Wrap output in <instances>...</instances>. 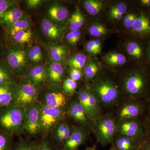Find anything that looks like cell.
Segmentation results:
<instances>
[{
	"label": "cell",
	"instance_id": "obj_37",
	"mask_svg": "<svg viewBox=\"0 0 150 150\" xmlns=\"http://www.w3.org/2000/svg\"><path fill=\"white\" fill-rule=\"evenodd\" d=\"M28 22L24 20H20L13 24L6 27L9 33L16 32L20 30H25L29 27Z\"/></svg>",
	"mask_w": 150,
	"mask_h": 150
},
{
	"label": "cell",
	"instance_id": "obj_47",
	"mask_svg": "<svg viewBox=\"0 0 150 150\" xmlns=\"http://www.w3.org/2000/svg\"><path fill=\"white\" fill-rule=\"evenodd\" d=\"M146 44V62L150 67V38H149Z\"/></svg>",
	"mask_w": 150,
	"mask_h": 150
},
{
	"label": "cell",
	"instance_id": "obj_5",
	"mask_svg": "<svg viewBox=\"0 0 150 150\" xmlns=\"http://www.w3.org/2000/svg\"><path fill=\"white\" fill-rule=\"evenodd\" d=\"M67 109L43 105L40 112V126L42 138L51 134L55 127L67 119Z\"/></svg>",
	"mask_w": 150,
	"mask_h": 150
},
{
	"label": "cell",
	"instance_id": "obj_44",
	"mask_svg": "<svg viewBox=\"0 0 150 150\" xmlns=\"http://www.w3.org/2000/svg\"><path fill=\"white\" fill-rule=\"evenodd\" d=\"M140 13H133L132 16L129 19L123 22L124 26L126 28H131V29L133 25H134V23L136 21V19H137Z\"/></svg>",
	"mask_w": 150,
	"mask_h": 150
},
{
	"label": "cell",
	"instance_id": "obj_30",
	"mask_svg": "<svg viewBox=\"0 0 150 150\" xmlns=\"http://www.w3.org/2000/svg\"><path fill=\"white\" fill-rule=\"evenodd\" d=\"M68 54L67 49L62 45L54 46L51 48V59L55 62H61L66 58Z\"/></svg>",
	"mask_w": 150,
	"mask_h": 150
},
{
	"label": "cell",
	"instance_id": "obj_33",
	"mask_svg": "<svg viewBox=\"0 0 150 150\" xmlns=\"http://www.w3.org/2000/svg\"><path fill=\"white\" fill-rule=\"evenodd\" d=\"M13 137L0 130V150H13Z\"/></svg>",
	"mask_w": 150,
	"mask_h": 150
},
{
	"label": "cell",
	"instance_id": "obj_49",
	"mask_svg": "<svg viewBox=\"0 0 150 150\" xmlns=\"http://www.w3.org/2000/svg\"><path fill=\"white\" fill-rule=\"evenodd\" d=\"M67 41L70 44H74V31H71L67 33Z\"/></svg>",
	"mask_w": 150,
	"mask_h": 150
},
{
	"label": "cell",
	"instance_id": "obj_48",
	"mask_svg": "<svg viewBox=\"0 0 150 150\" xmlns=\"http://www.w3.org/2000/svg\"><path fill=\"white\" fill-rule=\"evenodd\" d=\"M139 4L143 8L150 9V0H141L139 1Z\"/></svg>",
	"mask_w": 150,
	"mask_h": 150
},
{
	"label": "cell",
	"instance_id": "obj_25",
	"mask_svg": "<svg viewBox=\"0 0 150 150\" xmlns=\"http://www.w3.org/2000/svg\"><path fill=\"white\" fill-rule=\"evenodd\" d=\"M100 68L93 60H89L84 68L85 78L86 81L93 80L99 72Z\"/></svg>",
	"mask_w": 150,
	"mask_h": 150
},
{
	"label": "cell",
	"instance_id": "obj_24",
	"mask_svg": "<svg viewBox=\"0 0 150 150\" xmlns=\"http://www.w3.org/2000/svg\"><path fill=\"white\" fill-rule=\"evenodd\" d=\"M48 15L53 20L60 22L65 20L69 15V11L64 7L54 5L48 11Z\"/></svg>",
	"mask_w": 150,
	"mask_h": 150
},
{
	"label": "cell",
	"instance_id": "obj_57",
	"mask_svg": "<svg viewBox=\"0 0 150 150\" xmlns=\"http://www.w3.org/2000/svg\"><path fill=\"white\" fill-rule=\"evenodd\" d=\"M149 16H150V13H149Z\"/></svg>",
	"mask_w": 150,
	"mask_h": 150
},
{
	"label": "cell",
	"instance_id": "obj_50",
	"mask_svg": "<svg viewBox=\"0 0 150 150\" xmlns=\"http://www.w3.org/2000/svg\"><path fill=\"white\" fill-rule=\"evenodd\" d=\"M74 31V44L77 43L80 38L81 32L79 30H76Z\"/></svg>",
	"mask_w": 150,
	"mask_h": 150
},
{
	"label": "cell",
	"instance_id": "obj_52",
	"mask_svg": "<svg viewBox=\"0 0 150 150\" xmlns=\"http://www.w3.org/2000/svg\"><path fill=\"white\" fill-rule=\"evenodd\" d=\"M94 43L95 46L96 51L98 54H99L101 52V42H100V40L98 39H96V40H94Z\"/></svg>",
	"mask_w": 150,
	"mask_h": 150
},
{
	"label": "cell",
	"instance_id": "obj_11",
	"mask_svg": "<svg viewBox=\"0 0 150 150\" xmlns=\"http://www.w3.org/2000/svg\"><path fill=\"white\" fill-rule=\"evenodd\" d=\"M66 112L67 117L72 119L78 126L84 128L90 134L91 131V123L88 118L83 106L77 99L69 101Z\"/></svg>",
	"mask_w": 150,
	"mask_h": 150
},
{
	"label": "cell",
	"instance_id": "obj_35",
	"mask_svg": "<svg viewBox=\"0 0 150 150\" xmlns=\"http://www.w3.org/2000/svg\"><path fill=\"white\" fill-rule=\"evenodd\" d=\"M145 141L150 142V98L148 100L147 106L144 115Z\"/></svg>",
	"mask_w": 150,
	"mask_h": 150
},
{
	"label": "cell",
	"instance_id": "obj_14",
	"mask_svg": "<svg viewBox=\"0 0 150 150\" xmlns=\"http://www.w3.org/2000/svg\"><path fill=\"white\" fill-rule=\"evenodd\" d=\"M89 133L86 129L79 126H73L71 136L63 146L62 150H78L85 144Z\"/></svg>",
	"mask_w": 150,
	"mask_h": 150
},
{
	"label": "cell",
	"instance_id": "obj_56",
	"mask_svg": "<svg viewBox=\"0 0 150 150\" xmlns=\"http://www.w3.org/2000/svg\"><path fill=\"white\" fill-rule=\"evenodd\" d=\"M149 75V78L150 85V74Z\"/></svg>",
	"mask_w": 150,
	"mask_h": 150
},
{
	"label": "cell",
	"instance_id": "obj_42",
	"mask_svg": "<svg viewBox=\"0 0 150 150\" xmlns=\"http://www.w3.org/2000/svg\"><path fill=\"white\" fill-rule=\"evenodd\" d=\"M13 1L0 0V19L6 11L13 6Z\"/></svg>",
	"mask_w": 150,
	"mask_h": 150
},
{
	"label": "cell",
	"instance_id": "obj_16",
	"mask_svg": "<svg viewBox=\"0 0 150 150\" xmlns=\"http://www.w3.org/2000/svg\"><path fill=\"white\" fill-rule=\"evenodd\" d=\"M131 30L135 34L144 39L150 38V16L149 14L141 12Z\"/></svg>",
	"mask_w": 150,
	"mask_h": 150
},
{
	"label": "cell",
	"instance_id": "obj_2",
	"mask_svg": "<svg viewBox=\"0 0 150 150\" xmlns=\"http://www.w3.org/2000/svg\"><path fill=\"white\" fill-rule=\"evenodd\" d=\"M25 108L13 103L0 109V130L12 136L24 132Z\"/></svg>",
	"mask_w": 150,
	"mask_h": 150
},
{
	"label": "cell",
	"instance_id": "obj_13",
	"mask_svg": "<svg viewBox=\"0 0 150 150\" xmlns=\"http://www.w3.org/2000/svg\"><path fill=\"white\" fill-rule=\"evenodd\" d=\"M43 105L49 107L67 109L69 100L67 95L59 90H52L46 92L41 100H39Z\"/></svg>",
	"mask_w": 150,
	"mask_h": 150
},
{
	"label": "cell",
	"instance_id": "obj_3",
	"mask_svg": "<svg viewBox=\"0 0 150 150\" xmlns=\"http://www.w3.org/2000/svg\"><path fill=\"white\" fill-rule=\"evenodd\" d=\"M89 89L103 109L117 108L121 102L118 87L109 79L95 80Z\"/></svg>",
	"mask_w": 150,
	"mask_h": 150
},
{
	"label": "cell",
	"instance_id": "obj_17",
	"mask_svg": "<svg viewBox=\"0 0 150 150\" xmlns=\"http://www.w3.org/2000/svg\"><path fill=\"white\" fill-rule=\"evenodd\" d=\"M17 86L15 81L0 86V109L13 103Z\"/></svg>",
	"mask_w": 150,
	"mask_h": 150
},
{
	"label": "cell",
	"instance_id": "obj_18",
	"mask_svg": "<svg viewBox=\"0 0 150 150\" xmlns=\"http://www.w3.org/2000/svg\"><path fill=\"white\" fill-rule=\"evenodd\" d=\"M112 143L118 150H139L142 144L136 139L118 133Z\"/></svg>",
	"mask_w": 150,
	"mask_h": 150
},
{
	"label": "cell",
	"instance_id": "obj_21",
	"mask_svg": "<svg viewBox=\"0 0 150 150\" xmlns=\"http://www.w3.org/2000/svg\"><path fill=\"white\" fill-rule=\"evenodd\" d=\"M22 11L18 8L11 7L8 9L0 19V24L6 27L21 20Z\"/></svg>",
	"mask_w": 150,
	"mask_h": 150
},
{
	"label": "cell",
	"instance_id": "obj_53",
	"mask_svg": "<svg viewBox=\"0 0 150 150\" xmlns=\"http://www.w3.org/2000/svg\"><path fill=\"white\" fill-rule=\"evenodd\" d=\"M123 15L121 14H110L111 18L116 20H120L122 18Z\"/></svg>",
	"mask_w": 150,
	"mask_h": 150
},
{
	"label": "cell",
	"instance_id": "obj_1",
	"mask_svg": "<svg viewBox=\"0 0 150 150\" xmlns=\"http://www.w3.org/2000/svg\"><path fill=\"white\" fill-rule=\"evenodd\" d=\"M123 86L127 99L150 98L149 78L144 70L138 69L129 73L123 79Z\"/></svg>",
	"mask_w": 150,
	"mask_h": 150
},
{
	"label": "cell",
	"instance_id": "obj_32",
	"mask_svg": "<svg viewBox=\"0 0 150 150\" xmlns=\"http://www.w3.org/2000/svg\"><path fill=\"white\" fill-rule=\"evenodd\" d=\"M87 57L84 54L79 53L68 61V64L71 68L81 70L85 67Z\"/></svg>",
	"mask_w": 150,
	"mask_h": 150
},
{
	"label": "cell",
	"instance_id": "obj_4",
	"mask_svg": "<svg viewBox=\"0 0 150 150\" xmlns=\"http://www.w3.org/2000/svg\"><path fill=\"white\" fill-rule=\"evenodd\" d=\"M97 142L102 146L111 144L117 134L116 120L114 113L108 112L91 124Z\"/></svg>",
	"mask_w": 150,
	"mask_h": 150
},
{
	"label": "cell",
	"instance_id": "obj_36",
	"mask_svg": "<svg viewBox=\"0 0 150 150\" xmlns=\"http://www.w3.org/2000/svg\"><path fill=\"white\" fill-rule=\"evenodd\" d=\"M35 150H60L52 142L46 139H42L35 142Z\"/></svg>",
	"mask_w": 150,
	"mask_h": 150
},
{
	"label": "cell",
	"instance_id": "obj_43",
	"mask_svg": "<svg viewBox=\"0 0 150 150\" xmlns=\"http://www.w3.org/2000/svg\"><path fill=\"white\" fill-rule=\"evenodd\" d=\"M70 79L73 80L77 81L80 80L82 77V73L81 70L75 68H71L70 72Z\"/></svg>",
	"mask_w": 150,
	"mask_h": 150
},
{
	"label": "cell",
	"instance_id": "obj_26",
	"mask_svg": "<svg viewBox=\"0 0 150 150\" xmlns=\"http://www.w3.org/2000/svg\"><path fill=\"white\" fill-rule=\"evenodd\" d=\"M84 18L81 13L78 7L76 8L74 13L72 15L69 21V26L71 31L79 30L84 23Z\"/></svg>",
	"mask_w": 150,
	"mask_h": 150
},
{
	"label": "cell",
	"instance_id": "obj_31",
	"mask_svg": "<svg viewBox=\"0 0 150 150\" xmlns=\"http://www.w3.org/2000/svg\"><path fill=\"white\" fill-rule=\"evenodd\" d=\"M13 72L8 67L0 64V86L15 81Z\"/></svg>",
	"mask_w": 150,
	"mask_h": 150
},
{
	"label": "cell",
	"instance_id": "obj_55",
	"mask_svg": "<svg viewBox=\"0 0 150 150\" xmlns=\"http://www.w3.org/2000/svg\"><path fill=\"white\" fill-rule=\"evenodd\" d=\"M109 150H118L116 149V147H115V146H114V145L113 144V143H112L111 144V146H110V149H109Z\"/></svg>",
	"mask_w": 150,
	"mask_h": 150
},
{
	"label": "cell",
	"instance_id": "obj_40",
	"mask_svg": "<svg viewBox=\"0 0 150 150\" xmlns=\"http://www.w3.org/2000/svg\"><path fill=\"white\" fill-rule=\"evenodd\" d=\"M28 58L31 62L34 63L40 62L42 59V53L41 48L39 46L33 47L28 54Z\"/></svg>",
	"mask_w": 150,
	"mask_h": 150
},
{
	"label": "cell",
	"instance_id": "obj_39",
	"mask_svg": "<svg viewBox=\"0 0 150 150\" xmlns=\"http://www.w3.org/2000/svg\"><path fill=\"white\" fill-rule=\"evenodd\" d=\"M13 150H35V142L30 140L20 141L14 146Z\"/></svg>",
	"mask_w": 150,
	"mask_h": 150
},
{
	"label": "cell",
	"instance_id": "obj_8",
	"mask_svg": "<svg viewBox=\"0 0 150 150\" xmlns=\"http://www.w3.org/2000/svg\"><path fill=\"white\" fill-rule=\"evenodd\" d=\"M143 117L116 121L117 133L134 138L142 144L145 142V138Z\"/></svg>",
	"mask_w": 150,
	"mask_h": 150
},
{
	"label": "cell",
	"instance_id": "obj_23",
	"mask_svg": "<svg viewBox=\"0 0 150 150\" xmlns=\"http://www.w3.org/2000/svg\"><path fill=\"white\" fill-rule=\"evenodd\" d=\"M41 29L43 34L51 39H58L61 35V28L46 19L42 21Z\"/></svg>",
	"mask_w": 150,
	"mask_h": 150
},
{
	"label": "cell",
	"instance_id": "obj_28",
	"mask_svg": "<svg viewBox=\"0 0 150 150\" xmlns=\"http://www.w3.org/2000/svg\"><path fill=\"white\" fill-rule=\"evenodd\" d=\"M9 33L15 42L19 44L28 43L32 35L30 30H20Z\"/></svg>",
	"mask_w": 150,
	"mask_h": 150
},
{
	"label": "cell",
	"instance_id": "obj_10",
	"mask_svg": "<svg viewBox=\"0 0 150 150\" xmlns=\"http://www.w3.org/2000/svg\"><path fill=\"white\" fill-rule=\"evenodd\" d=\"M43 105L38 101L26 109L24 121V132L34 137L41 134L40 112Z\"/></svg>",
	"mask_w": 150,
	"mask_h": 150
},
{
	"label": "cell",
	"instance_id": "obj_20",
	"mask_svg": "<svg viewBox=\"0 0 150 150\" xmlns=\"http://www.w3.org/2000/svg\"><path fill=\"white\" fill-rule=\"evenodd\" d=\"M64 68L59 62H53L47 71L48 79L51 83L59 85L62 83L64 77Z\"/></svg>",
	"mask_w": 150,
	"mask_h": 150
},
{
	"label": "cell",
	"instance_id": "obj_34",
	"mask_svg": "<svg viewBox=\"0 0 150 150\" xmlns=\"http://www.w3.org/2000/svg\"><path fill=\"white\" fill-rule=\"evenodd\" d=\"M77 88V82L70 78H68L65 79L62 84L63 91L66 95H67L68 96H72L76 92Z\"/></svg>",
	"mask_w": 150,
	"mask_h": 150
},
{
	"label": "cell",
	"instance_id": "obj_19",
	"mask_svg": "<svg viewBox=\"0 0 150 150\" xmlns=\"http://www.w3.org/2000/svg\"><path fill=\"white\" fill-rule=\"evenodd\" d=\"M27 77L28 82L38 87L47 79V71L42 66H36L30 71Z\"/></svg>",
	"mask_w": 150,
	"mask_h": 150
},
{
	"label": "cell",
	"instance_id": "obj_12",
	"mask_svg": "<svg viewBox=\"0 0 150 150\" xmlns=\"http://www.w3.org/2000/svg\"><path fill=\"white\" fill-rule=\"evenodd\" d=\"M73 126L67 121V119L61 121L55 127L51 133L52 142L60 150L71 136Z\"/></svg>",
	"mask_w": 150,
	"mask_h": 150
},
{
	"label": "cell",
	"instance_id": "obj_51",
	"mask_svg": "<svg viewBox=\"0 0 150 150\" xmlns=\"http://www.w3.org/2000/svg\"><path fill=\"white\" fill-rule=\"evenodd\" d=\"M139 150H150V142L145 141L143 142Z\"/></svg>",
	"mask_w": 150,
	"mask_h": 150
},
{
	"label": "cell",
	"instance_id": "obj_54",
	"mask_svg": "<svg viewBox=\"0 0 150 150\" xmlns=\"http://www.w3.org/2000/svg\"><path fill=\"white\" fill-rule=\"evenodd\" d=\"M85 150H97L96 145H93L92 146L88 147Z\"/></svg>",
	"mask_w": 150,
	"mask_h": 150
},
{
	"label": "cell",
	"instance_id": "obj_6",
	"mask_svg": "<svg viewBox=\"0 0 150 150\" xmlns=\"http://www.w3.org/2000/svg\"><path fill=\"white\" fill-rule=\"evenodd\" d=\"M148 100L126 99L121 102L114 114L116 121L143 117L146 110Z\"/></svg>",
	"mask_w": 150,
	"mask_h": 150
},
{
	"label": "cell",
	"instance_id": "obj_22",
	"mask_svg": "<svg viewBox=\"0 0 150 150\" xmlns=\"http://www.w3.org/2000/svg\"><path fill=\"white\" fill-rule=\"evenodd\" d=\"M137 41H132L127 44L126 50L128 54L136 61L139 62L144 59L146 60V46Z\"/></svg>",
	"mask_w": 150,
	"mask_h": 150
},
{
	"label": "cell",
	"instance_id": "obj_38",
	"mask_svg": "<svg viewBox=\"0 0 150 150\" xmlns=\"http://www.w3.org/2000/svg\"><path fill=\"white\" fill-rule=\"evenodd\" d=\"M107 29L104 25L100 23L93 24L89 28V33L91 36L100 37L107 33Z\"/></svg>",
	"mask_w": 150,
	"mask_h": 150
},
{
	"label": "cell",
	"instance_id": "obj_46",
	"mask_svg": "<svg viewBox=\"0 0 150 150\" xmlns=\"http://www.w3.org/2000/svg\"><path fill=\"white\" fill-rule=\"evenodd\" d=\"M28 6L30 8L37 7L42 2L40 0H28L26 1Z\"/></svg>",
	"mask_w": 150,
	"mask_h": 150
},
{
	"label": "cell",
	"instance_id": "obj_41",
	"mask_svg": "<svg viewBox=\"0 0 150 150\" xmlns=\"http://www.w3.org/2000/svg\"><path fill=\"white\" fill-rule=\"evenodd\" d=\"M127 10V7L124 3H120L112 8L110 11V14H121L123 15Z\"/></svg>",
	"mask_w": 150,
	"mask_h": 150
},
{
	"label": "cell",
	"instance_id": "obj_45",
	"mask_svg": "<svg viewBox=\"0 0 150 150\" xmlns=\"http://www.w3.org/2000/svg\"><path fill=\"white\" fill-rule=\"evenodd\" d=\"M86 48L87 51L89 54H93V55L98 54L95 46L93 40H90L86 43Z\"/></svg>",
	"mask_w": 150,
	"mask_h": 150
},
{
	"label": "cell",
	"instance_id": "obj_15",
	"mask_svg": "<svg viewBox=\"0 0 150 150\" xmlns=\"http://www.w3.org/2000/svg\"><path fill=\"white\" fill-rule=\"evenodd\" d=\"M6 56L8 67L13 71L20 72L22 69L25 62V51L16 48H9Z\"/></svg>",
	"mask_w": 150,
	"mask_h": 150
},
{
	"label": "cell",
	"instance_id": "obj_7",
	"mask_svg": "<svg viewBox=\"0 0 150 150\" xmlns=\"http://www.w3.org/2000/svg\"><path fill=\"white\" fill-rule=\"evenodd\" d=\"M77 99L83 106L91 124L104 114L103 109L89 88H81L78 92Z\"/></svg>",
	"mask_w": 150,
	"mask_h": 150
},
{
	"label": "cell",
	"instance_id": "obj_9",
	"mask_svg": "<svg viewBox=\"0 0 150 150\" xmlns=\"http://www.w3.org/2000/svg\"><path fill=\"white\" fill-rule=\"evenodd\" d=\"M38 87L28 82L17 86L14 103L25 110L39 100Z\"/></svg>",
	"mask_w": 150,
	"mask_h": 150
},
{
	"label": "cell",
	"instance_id": "obj_29",
	"mask_svg": "<svg viewBox=\"0 0 150 150\" xmlns=\"http://www.w3.org/2000/svg\"><path fill=\"white\" fill-rule=\"evenodd\" d=\"M104 60L106 63L113 66H120L126 62V57L120 53H111L106 54L104 57Z\"/></svg>",
	"mask_w": 150,
	"mask_h": 150
},
{
	"label": "cell",
	"instance_id": "obj_27",
	"mask_svg": "<svg viewBox=\"0 0 150 150\" xmlns=\"http://www.w3.org/2000/svg\"><path fill=\"white\" fill-rule=\"evenodd\" d=\"M83 6L88 13L91 16H96L102 9V1L98 0H86L83 2Z\"/></svg>",
	"mask_w": 150,
	"mask_h": 150
}]
</instances>
